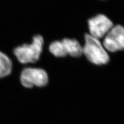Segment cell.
Here are the masks:
<instances>
[{
	"instance_id": "6da1fadb",
	"label": "cell",
	"mask_w": 124,
	"mask_h": 124,
	"mask_svg": "<svg viewBox=\"0 0 124 124\" xmlns=\"http://www.w3.org/2000/svg\"><path fill=\"white\" fill-rule=\"evenodd\" d=\"M44 44L43 37L40 35H36L33 37L31 44L18 46L14 49L13 52L20 63H35L40 59Z\"/></svg>"
},
{
	"instance_id": "7a4b0ae2",
	"label": "cell",
	"mask_w": 124,
	"mask_h": 124,
	"mask_svg": "<svg viewBox=\"0 0 124 124\" xmlns=\"http://www.w3.org/2000/svg\"><path fill=\"white\" fill-rule=\"evenodd\" d=\"M85 40V43L82 50L87 59L96 65L107 63L109 60V56L98 39L90 34H86Z\"/></svg>"
},
{
	"instance_id": "3957f363",
	"label": "cell",
	"mask_w": 124,
	"mask_h": 124,
	"mask_svg": "<svg viewBox=\"0 0 124 124\" xmlns=\"http://www.w3.org/2000/svg\"><path fill=\"white\" fill-rule=\"evenodd\" d=\"M49 51L56 57H64L69 55L79 57L83 53L82 47L76 39L64 38L62 41H54L50 45Z\"/></svg>"
},
{
	"instance_id": "277c9868",
	"label": "cell",
	"mask_w": 124,
	"mask_h": 124,
	"mask_svg": "<svg viewBox=\"0 0 124 124\" xmlns=\"http://www.w3.org/2000/svg\"><path fill=\"white\" fill-rule=\"evenodd\" d=\"M20 81L23 86L26 88L44 87L48 83V76L44 69L27 67L22 70Z\"/></svg>"
},
{
	"instance_id": "5b68a950",
	"label": "cell",
	"mask_w": 124,
	"mask_h": 124,
	"mask_svg": "<svg viewBox=\"0 0 124 124\" xmlns=\"http://www.w3.org/2000/svg\"><path fill=\"white\" fill-rule=\"evenodd\" d=\"M104 48L108 51L114 52L124 50V28L117 25L112 28L103 41Z\"/></svg>"
},
{
	"instance_id": "8992f818",
	"label": "cell",
	"mask_w": 124,
	"mask_h": 124,
	"mask_svg": "<svg viewBox=\"0 0 124 124\" xmlns=\"http://www.w3.org/2000/svg\"><path fill=\"white\" fill-rule=\"evenodd\" d=\"M91 35L97 39L106 36L113 28V23L103 15H98L88 20Z\"/></svg>"
},
{
	"instance_id": "52a82bcc",
	"label": "cell",
	"mask_w": 124,
	"mask_h": 124,
	"mask_svg": "<svg viewBox=\"0 0 124 124\" xmlns=\"http://www.w3.org/2000/svg\"><path fill=\"white\" fill-rule=\"evenodd\" d=\"M13 62L6 54L0 51V78L9 76L13 70Z\"/></svg>"
}]
</instances>
